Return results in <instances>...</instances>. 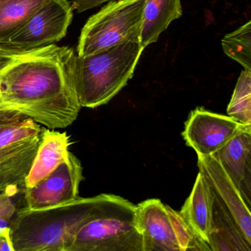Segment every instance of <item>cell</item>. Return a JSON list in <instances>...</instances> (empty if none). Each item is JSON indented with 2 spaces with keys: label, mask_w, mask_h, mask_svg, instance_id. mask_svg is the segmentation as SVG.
<instances>
[{
  "label": "cell",
  "mask_w": 251,
  "mask_h": 251,
  "mask_svg": "<svg viewBox=\"0 0 251 251\" xmlns=\"http://www.w3.org/2000/svg\"><path fill=\"white\" fill-rule=\"evenodd\" d=\"M25 186L11 185L0 189V234L10 231L11 222L20 208H17L15 198Z\"/></svg>",
  "instance_id": "21"
},
{
  "label": "cell",
  "mask_w": 251,
  "mask_h": 251,
  "mask_svg": "<svg viewBox=\"0 0 251 251\" xmlns=\"http://www.w3.org/2000/svg\"><path fill=\"white\" fill-rule=\"evenodd\" d=\"M166 207L174 229L180 251H211L208 244L194 231L179 211H175L169 205H166Z\"/></svg>",
  "instance_id": "20"
},
{
  "label": "cell",
  "mask_w": 251,
  "mask_h": 251,
  "mask_svg": "<svg viewBox=\"0 0 251 251\" xmlns=\"http://www.w3.org/2000/svg\"><path fill=\"white\" fill-rule=\"evenodd\" d=\"M84 179L81 162L73 152L49 175L33 187L25 188V207L30 210L44 209L75 201Z\"/></svg>",
  "instance_id": "7"
},
{
  "label": "cell",
  "mask_w": 251,
  "mask_h": 251,
  "mask_svg": "<svg viewBox=\"0 0 251 251\" xmlns=\"http://www.w3.org/2000/svg\"><path fill=\"white\" fill-rule=\"evenodd\" d=\"M146 0L108 2L82 29L77 55L84 56L120 44L140 43Z\"/></svg>",
  "instance_id": "5"
},
{
  "label": "cell",
  "mask_w": 251,
  "mask_h": 251,
  "mask_svg": "<svg viewBox=\"0 0 251 251\" xmlns=\"http://www.w3.org/2000/svg\"><path fill=\"white\" fill-rule=\"evenodd\" d=\"M73 11L68 0H46L24 25L0 47L20 53L53 45L67 35Z\"/></svg>",
  "instance_id": "6"
},
{
  "label": "cell",
  "mask_w": 251,
  "mask_h": 251,
  "mask_svg": "<svg viewBox=\"0 0 251 251\" xmlns=\"http://www.w3.org/2000/svg\"><path fill=\"white\" fill-rule=\"evenodd\" d=\"M213 192L199 172L189 198L179 211L194 231L207 244L212 230Z\"/></svg>",
  "instance_id": "14"
},
{
  "label": "cell",
  "mask_w": 251,
  "mask_h": 251,
  "mask_svg": "<svg viewBox=\"0 0 251 251\" xmlns=\"http://www.w3.org/2000/svg\"><path fill=\"white\" fill-rule=\"evenodd\" d=\"M136 223L142 251H180L167 207L159 199L136 205Z\"/></svg>",
  "instance_id": "10"
},
{
  "label": "cell",
  "mask_w": 251,
  "mask_h": 251,
  "mask_svg": "<svg viewBox=\"0 0 251 251\" xmlns=\"http://www.w3.org/2000/svg\"><path fill=\"white\" fill-rule=\"evenodd\" d=\"M183 15L181 0H146L140 44L146 48L158 42L172 22Z\"/></svg>",
  "instance_id": "15"
},
{
  "label": "cell",
  "mask_w": 251,
  "mask_h": 251,
  "mask_svg": "<svg viewBox=\"0 0 251 251\" xmlns=\"http://www.w3.org/2000/svg\"><path fill=\"white\" fill-rule=\"evenodd\" d=\"M111 1L114 0H73L72 5H73V10L80 14L88 10L100 6L105 2H111Z\"/></svg>",
  "instance_id": "24"
},
{
  "label": "cell",
  "mask_w": 251,
  "mask_h": 251,
  "mask_svg": "<svg viewBox=\"0 0 251 251\" xmlns=\"http://www.w3.org/2000/svg\"><path fill=\"white\" fill-rule=\"evenodd\" d=\"M198 167L242 237L251 245V206L240 190L214 155H198Z\"/></svg>",
  "instance_id": "9"
},
{
  "label": "cell",
  "mask_w": 251,
  "mask_h": 251,
  "mask_svg": "<svg viewBox=\"0 0 251 251\" xmlns=\"http://www.w3.org/2000/svg\"><path fill=\"white\" fill-rule=\"evenodd\" d=\"M229 117L244 125H251V71L241 73L227 108Z\"/></svg>",
  "instance_id": "19"
},
{
  "label": "cell",
  "mask_w": 251,
  "mask_h": 251,
  "mask_svg": "<svg viewBox=\"0 0 251 251\" xmlns=\"http://www.w3.org/2000/svg\"><path fill=\"white\" fill-rule=\"evenodd\" d=\"M77 54L50 45L20 52L0 73V104L46 128L63 129L78 117Z\"/></svg>",
  "instance_id": "1"
},
{
  "label": "cell",
  "mask_w": 251,
  "mask_h": 251,
  "mask_svg": "<svg viewBox=\"0 0 251 251\" xmlns=\"http://www.w3.org/2000/svg\"><path fill=\"white\" fill-rule=\"evenodd\" d=\"M27 117L18 111L10 109L0 104V134L11 127L18 126Z\"/></svg>",
  "instance_id": "23"
},
{
  "label": "cell",
  "mask_w": 251,
  "mask_h": 251,
  "mask_svg": "<svg viewBox=\"0 0 251 251\" xmlns=\"http://www.w3.org/2000/svg\"><path fill=\"white\" fill-rule=\"evenodd\" d=\"M70 251H142L136 205L117 195L100 194L93 212L76 233Z\"/></svg>",
  "instance_id": "4"
},
{
  "label": "cell",
  "mask_w": 251,
  "mask_h": 251,
  "mask_svg": "<svg viewBox=\"0 0 251 251\" xmlns=\"http://www.w3.org/2000/svg\"><path fill=\"white\" fill-rule=\"evenodd\" d=\"M221 44L227 57L251 71V21L226 34Z\"/></svg>",
  "instance_id": "18"
},
{
  "label": "cell",
  "mask_w": 251,
  "mask_h": 251,
  "mask_svg": "<svg viewBox=\"0 0 251 251\" xmlns=\"http://www.w3.org/2000/svg\"><path fill=\"white\" fill-rule=\"evenodd\" d=\"M41 134L0 149V189L11 185L25 186V180L40 143Z\"/></svg>",
  "instance_id": "13"
},
{
  "label": "cell",
  "mask_w": 251,
  "mask_h": 251,
  "mask_svg": "<svg viewBox=\"0 0 251 251\" xmlns=\"http://www.w3.org/2000/svg\"><path fill=\"white\" fill-rule=\"evenodd\" d=\"M0 251H14L9 231L0 234Z\"/></svg>",
  "instance_id": "26"
},
{
  "label": "cell",
  "mask_w": 251,
  "mask_h": 251,
  "mask_svg": "<svg viewBox=\"0 0 251 251\" xmlns=\"http://www.w3.org/2000/svg\"><path fill=\"white\" fill-rule=\"evenodd\" d=\"M208 245L211 251H251V245L242 237L230 214L217 199L214 192L212 230Z\"/></svg>",
  "instance_id": "16"
},
{
  "label": "cell",
  "mask_w": 251,
  "mask_h": 251,
  "mask_svg": "<svg viewBox=\"0 0 251 251\" xmlns=\"http://www.w3.org/2000/svg\"><path fill=\"white\" fill-rule=\"evenodd\" d=\"M245 126L229 116L198 107L189 114L182 136L198 155L208 156L223 148Z\"/></svg>",
  "instance_id": "8"
},
{
  "label": "cell",
  "mask_w": 251,
  "mask_h": 251,
  "mask_svg": "<svg viewBox=\"0 0 251 251\" xmlns=\"http://www.w3.org/2000/svg\"><path fill=\"white\" fill-rule=\"evenodd\" d=\"M251 205V125L213 154Z\"/></svg>",
  "instance_id": "11"
},
{
  "label": "cell",
  "mask_w": 251,
  "mask_h": 251,
  "mask_svg": "<svg viewBox=\"0 0 251 251\" xmlns=\"http://www.w3.org/2000/svg\"><path fill=\"white\" fill-rule=\"evenodd\" d=\"M144 50L140 43L129 42L76 55L75 86L81 107L98 108L118 95L133 77Z\"/></svg>",
  "instance_id": "3"
},
{
  "label": "cell",
  "mask_w": 251,
  "mask_h": 251,
  "mask_svg": "<svg viewBox=\"0 0 251 251\" xmlns=\"http://www.w3.org/2000/svg\"><path fill=\"white\" fill-rule=\"evenodd\" d=\"M70 145V136L66 132L43 127L37 152L25 180V187H33L52 173L67 158Z\"/></svg>",
  "instance_id": "12"
},
{
  "label": "cell",
  "mask_w": 251,
  "mask_h": 251,
  "mask_svg": "<svg viewBox=\"0 0 251 251\" xmlns=\"http://www.w3.org/2000/svg\"><path fill=\"white\" fill-rule=\"evenodd\" d=\"M18 54V52H12L0 47V73L14 61Z\"/></svg>",
  "instance_id": "25"
},
{
  "label": "cell",
  "mask_w": 251,
  "mask_h": 251,
  "mask_svg": "<svg viewBox=\"0 0 251 251\" xmlns=\"http://www.w3.org/2000/svg\"><path fill=\"white\" fill-rule=\"evenodd\" d=\"M46 0H0V45L9 40Z\"/></svg>",
  "instance_id": "17"
},
{
  "label": "cell",
  "mask_w": 251,
  "mask_h": 251,
  "mask_svg": "<svg viewBox=\"0 0 251 251\" xmlns=\"http://www.w3.org/2000/svg\"><path fill=\"white\" fill-rule=\"evenodd\" d=\"M99 199L100 195L44 209L20 208L10 226L14 251H70Z\"/></svg>",
  "instance_id": "2"
},
{
  "label": "cell",
  "mask_w": 251,
  "mask_h": 251,
  "mask_svg": "<svg viewBox=\"0 0 251 251\" xmlns=\"http://www.w3.org/2000/svg\"><path fill=\"white\" fill-rule=\"evenodd\" d=\"M41 125L27 118L15 127H11L0 134V149L23 139H28L41 134L42 132Z\"/></svg>",
  "instance_id": "22"
}]
</instances>
